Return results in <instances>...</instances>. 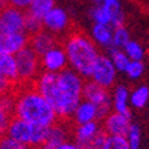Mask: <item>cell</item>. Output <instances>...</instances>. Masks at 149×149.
<instances>
[{
    "mask_svg": "<svg viewBox=\"0 0 149 149\" xmlns=\"http://www.w3.org/2000/svg\"><path fill=\"white\" fill-rule=\"evenodd\" d=\"M41 24H43V29H47L51 33L59 36V35L68 32L71 20H69V15L65 9L55 6L51 11H48L44 15V17L41 19Z\"/></svg>",
    "mask_w": 149,
    "mask_h": 149,
    "instance_id": "cell-10",
    "label": "cell"
},
{
    "mask_svg": "<svg viewBox=\"0 0 149 149\" xmlns=\"http://www.w3.org/2000/svg\"><path fill=\"white\" fill-rule=\"evenodd\" d=\"M85 149H101L100 146H89V148H85Z\"/></svg>",
    "mask_w": 149,
    "mask_h": 149,
    "instance_id": "cell-37",
    "label": "cell"
},
{
    "mask_svg": "<svg viewBox=\"0 0 149 149\" xmlns=\"http://www.w3.org/2000/svg\"><path fill=\"white\" fill-rule=\"evenodd\" d=\"M123 51L129 57V60H144L145 57V49H144L143 44H140L136 40H132V39L124 45Z\"/></svg>",
    "mask_w": 149,
    "mask_h": 149,
    "instance_id": "cell-25",
    "label": "cell"
},
{
    "mask_svg": "<svg viewBox=\"0 0 149 149\" xmlns=\"http://www.w3.org/2000/svg\"><path fill=\"white\" fill-rule=\"evenodd\" d=\"M104 132L101 129V124L99 121H91L85 124L74 125L73 139L81 149L89 146H100L104 140Z\"/></svg>",
    "mask_w": 149,
    "mask_h": 149,
    "instance_id": "cell-7",
    "label": "cell"
},
{
    "mask_svg": "<svg viewBox=\"0 0 149 149\" xmlns=\"http://www.w3.org/2000/svg\"><path fill=\"white\" fill-rule=\"evenodd\" d=\"M129 92L127 85H117L111 95V105L112 111L124 113V115H132L129 105Z\"/></svg>",
    "mask_w": 149,
    "mask_h": 149,
    "instance_id": "cell-17",
    "label": "cell"
},
{
    "mask_svg": "<svg viewBox=\"0 0 149 149\" xmlns=\"http://www.w3.org/2000/svg\"><path fill=\"white\" fill-rule=\"evenodd\" d=\"M84 81L77 72L65 68L59 73L41 71L32 85L51 104L57 118L65 121L83 99Z\"/></svg>",
    "mask_w": 149,
    "mask_h": 149,
    "instance_id": "cell-1",
    "label": "cell"
},
{
    "mask_svg": "<svg viewBox=\"0 0 149 149\" xmlns=\"http://www.w3.org/2000/svg\"><path fill=\"white\" fill-rule=\"evenodd\" d=\"M13 91L12 117L36 125L51 127L59 120L51 104L33 85H17Z\"/></svg>",
    "mask_w": 149,
    "mask_h": 149,
    "instance_id": "cell-2",
    "label": "cell"
},
{
    "mask_svg": "<svg viewBox=\"0 0 149 149\" xmlns=\"http://www.w3.org/2000/svg\"><path fill=\"white\" fill-rule=\"evenodd\" d=\"M113 67L116 68L117 72H123L124 73L127 69L128 64H129V57L125 55V52L123 49H116V48H111V55H109Z\"/></svg>",
    "mask_w": 149,
    "mask_h": 149,
    "instance_id": "cell-24",
    "label": "cell"
},
{
    "mask_svg": "<svg viewBox=\"0 0 149 149\" xmlns=\"http://www.w3.org/2000/svg\"><path fill=\"white\" fill-rule=\"evenodd\" d=\"M69 118H72L74 125L85 124V123H91V121H99V108L88 100L81 99Z\"/></svg>",
    "mask_w": 149,
    "mask_h": 149,
    "instance_id": "cell-15",
    "label": "cell"
},
{
    "mask_svg": "<svg viewBox=\"0 0 149 149\" xmlns=\"http://www.w3.org/2000/svg\"><path fill=\"white\" fill-rule=\"evenodd\" d=\"M63 49L67 56L68 68L77 72L81 77L88 79L93 64L99 57V47L83 32H68L63 41Z\"/></svg>",
    "mask_w": 149,
    "mask_h": 149,
    "instance_id": "cell-3",
    "label": "cell"
},
{
    "mask_svg": "<svg viewBox=\"0 0 149 149\" xmlns=\"http://www.w3.org/2000/svg\"><path fill=\"white\" fill-rule=\"evenodd\" d=\"M117 73L118 72L113 67L109 56L100 53L99 57L95 61V64H93L92 69H91V73L88 79L91 81H93V83L99 84L100 87L111 89L115 85L116 80H117Z\"/></svg>",
    "mask_w": 149,
    "mask_h": 149,
    "instance_id": "cell-6",
    "label": "cell"
},
{
    "mask_svg": "<svg viewBox=\"0 0 149 149\" xmlns=\"http://www.w3.org/2000/svg\"><path fill=\"white\" fill-rule=\"evenodd\" d=\"M0 149H29L24 144L16 141L15 139L9 137L8 134H0Z\"/></svg>",
    "mask_w": 149,
    "mask_h": 149,
    "instance_id": "cell-31",
    "label": "cell"
},
{
    "mask_svg": "<svg viewBox=\"0 0 149 149\" xmlns=\"http://www.w3.org/2000/svg\"><path fill=\"white\" fill-rule=\"evenodd\" d=\"M92 1H93V3H95V4H100V3H101V1H102V0H92Z\"/></svg>",
    "mask_w": 149,
    "mask_h": 149,
    "instance_id": "cell-38",
    "label": "cell"
},
{
    "mask_svg": "<svg viewBox=\"0 0 149 149\" xmlns=\"http://www.w3.org/2000/svg\"><path fill=\"white\" fill-rule=\"evenodd\" d=\"M130 40V33L124 25H118V27H113L112 31V45L111 48H116V49H123L124 45Z\"/></svg>",
    "mask_w": 149,
    "mask_h": 149,
    "instance_id": "cell-23",
    "label": "cell"
},
{
    "mask_svg": "<svg viewBox=\"0 0 149 149\" xmlns=\"http://www.w3.org/2000/svg\"><path fill=\"white\" fill-rule=\"evenodd\" d=\"M132 115H124L111 111L102 118L101 129L107 136H125L132 124Z\"/></svg>",
    "mask_w": 149,
    "mask_h": 149,
    "instance_id": "cell-11",
    "label": "cell"
},
{
    "mask_svg": "<svg viewBox=\"0 0 149 149\" xmlns=\"http://www.w3.org/2000/svg\"><path fill=\"white\" fill-rule=\"evenodd\" d=\"M17 85H32L36 77L40 74V56L29 45L23 48L15 55Z\"/></svg>",
    "mask_w": 149,
    "mask_h": 149,
    "instance_id": "cell-5",
    "label": "cell"
},
{
    "mask_svg": "<svg viewBox=\"0 0 149 149\" xmlns=\"http://www.w3.org/2000/svg\"><path fill=\"white\" fill-rule=\"evenodd\" d=\"M145 72V64L143 60H130L124 73L129 80H140Z\"/></svg>",
    "mask_w": 149,
    "mask_h": 149,
    "instance_id": "cell-26",
    "label": "cell"
},
{
    "mask_svg": "<svg viewBox=\"0 0 149 149\" xmlns=\"http://www.w3.org/2000/svg\"><path fill=\"white\" fill-rule=\"evenodd\" d=\"M49 127L36 125L17 117H11L6 128V134L15 139L16 141L24 144L29 149L39 148L47 139Z\"/></svg>",
    "mask_w": 149,
    "mask_h": 149,
    "instance_id": "cell-4",
    "label": "cell"
},
{
    "mask_svg": "<svg viewBox=\"0 0 149 149\" xmlns=\"http://www.w3.org/2000/svg\"><path fill=\"white\" fill-rule=\"evenodd\" d=\"M57 149H81V148L76 143H74V141L67 140V141H64V143H63Z\"/></svg>",
    "mask_w": 149,
    "mask_h": 149,
    "instance_id": "cell-35",
    "label": "cell"
},
{
    "mask_svg": "<svg viewBox=\"0 0 149 149\" xmlns=\"http://www.w3.org/2000/svg\"><path fill=\"white\" fill-rule=\"evenodd\" d=\"M92 19L96 24L111 25V13L102 4H96V7L92 9Z\"/></svg>",
    "mask_w": 149,
    "mask_h": 149,
    "instance_id": "cell-29",
    "label": "cell"
},
{
    "mask_svg": "<svg viewBox=\"0 0 149 149\" xmlns=\"http://www.w3.org/2000/svg\"><path fill=\"white\" fill-rule=\"evenodd\" d=\"M101 149H130L124 136H104Z\"/></svg>",
    "mask_w": 149,
    "mask_h": 149,
    "instance_id": "cell-27",
    "label": "cell"
},
{
    "mask_svg": "<svg viewBox=\"0 0 149 149\" xmlns=\"http://www.w3.org/2000/svg\"><path fill=\"white\" fill-rule=\"evenodd\" d=\"M9 4H8V0H0V11L1 9H4L6 7H8Z\"/></svg>",
    "mask_w": 149,
    "mask_h": 149,
    "instance_id": "cell-36",
    "label": "cell"
},
{
    "mask_svg": "<svg viewBox=\"0 0 149 149\" xmlns=\"http://www.w3.org/2000/svg\"><path fill=\"white\" fill-rule=\"evenodd\" d=\"M149 100V88L146 85H139L129 92V105L134 109H143L146 107Z\"/></svg>",
    "mask_w": 149,
    "mask_h": 149,
    "instance_id": "cell-22",
    "label": "cell"
},
{
    "mask_svg": "<svg viewBox=\"0 0 149 149\" xmlns=\"http://www.w3.org/2000/svg\"><path fill=\"white\" fill-rule=\"evenodd\" d=\"M125 140H127L128 145L130 149H140L141 148V129L137 124H130L129 129H128L127 134H125Z\"/></svg>",
    "mask_w": 149,
    "mask_h": 149,
    "instance_id": "cell-28",
    "label": "cell"
},
{
    "mask_svg": "<svg viewBox=\"0 0 149 149\" xmlns=\"http://www.w3.org/2000/svg\"><path fill=\"white\" fill-rule=\"evenodd\" d=\"M29 36L25 32L16 33H0V51L9 55H16L19 51L28 45Z\"/></svg>",
    "mask_w": 149,
    "mask_h": 149,
    "instance_id": "cell-14",
    "label": "cell"
},
{
    "mask_svg": "<svg viewBox=\"0 0 149 149\" xmlns=\"http://www.w3.org/2000/svg\"><path fill=\"white\" fill-rule=\"evenodd\" d=\"M0 73L9 81L17 85V73H16L15 55H9L0 51Z\"/></svg>",
    "mask_w": 149,
    "mask_h": 149,
    "instance_id": "cell-19",
    "label": "cell"
},
{
    "mask_svg": "<svg viewBox=\"0 0 149 149\" xmlns=\"http://www.w3.org/2000/svg\"><path fill=\"white\" fill-rule=\"evenodd\" d=\"M112 31L113 27L107 24H93L91 29V39L97 47L111 48L112 45Z\"/></svg>",
    "mask_w": 149,
    "mask_h": 149,
    "instance_id": "cell-18",
    "label": "cell"
},
{
    "mask_svg": "<svg viewBox=\"0 0 149 149\" xmlns=\"http://www.w3.org/2000/svg\"><path fill=\"white\" fill-rule=\"evenodd\" d=\"M71 137V129L64 123V120H57L48 129L47 139L37 149H57L64 141L69 140Z\"/></svg>",
    "mask_w": 149,
    "mask_h": 149,
    "instance_id": "cell-13",
    "label": "cell"
},
{
    "mask_svg": "<svg viewBox=\"0 0 149 149\" xmlns=\"http://www.w3.org/2000/svg\"><path fill=\"white\" fill-rule=\"evenodd\" d=\"M16 87H17L16 84H13L12 81H9L8 79L4 77L3 74L0 73V97L9 95V93H13Z\"/></svg>",
    "mask_w": 149,
    "mask_h": 149,
    "instance_id": "cell-32",
    "label": "cell"
},
{
    "mask_svg": "<svg viewBox=\"0 0 149 149\" xmlns=\"http://www.w3.org/2000/svg\"><path fill=\"white\" fill-rule=\"evenodd\" d=\"M57 44H60V41L56 35L51 33V32L47 31V29H41V31H39L37 33L29 36V43H28V45L40 56V55H43L44 52H47L48 49H51V48H53L55 45H57Z\"/></svg>",
    "mask_w": 149,
    "mask_h": 149,
    "instance_id": "cell-16",
    "label": "cell"
},
{
    "mask_svg": "<svg viewBox=\"0 0 149 149\" xmlns=\"http://www.w3.org/2000/svg\"><path fill=\"white\" fill-rule=\"evenodd\" d=\"M55 6V0H32L29 6L27 7V9H25V13L41 20L44 17V15L48 11H51Z\"/></svg>",
    "mask_w": 149,
    "mask_h": 149,
    "instance_id": "cell-21",
    "label": "cell"
},
{
    "mask_svg": "<svg viewBox=\"0 0 149 149\" xmlns=\"http://www.w3.org/2000/svg\"><path fill=\"white\" fill-rule=\"evenodd\" d=\"M25 11L8 6L0 11V33L24 32Z\"/></svg>",
    "mask_w": 149,
    "mask_h": 149,
    "instance_id": "cell-9",
    "label": "cell"
},
{
    "mask_svg": "<svg viewBox=\"0 0 149 149\" xmlns=\"http://www.w3.org/2000/svg\"><path fill=\"white\" fill-rule=\"evenodd\" d=\"M31 1L32 0H8V4L9 6H12V7H16V8H19V9L25 11Z\"/></svg>",
    "mask_w": 149,
    "mask_h": 149,
    "instance_id": "cell-34",
    "label": "cell"
},
{
    "mask_svg": "<svg viewBox=\"0 0 149 149\" xmlns=\"http://www.w3.org/2000/svg\"><path fill=\"white\" fill-rule=\"evenodd\" d=\"M43 29V24H41V20L37 17H33L31 15H27L25 13V23H24V32L28 36H32V35L37 33L39 31Z\"/></svg>",
    "mask_w": 149,
    "mask_h": 149,
    "instance_id": "cell-30",
    "label": "cell"
},
{
    "mask_svg": "<svg viewBox=\"0 0 149 149\" xmlns=\"http://www.w3.org/2000/svg\"><path fill=\"white\" fill-rule=\"evenodd\" d=\"M40 67L41 71L51 72V73H59L63 69L68 68L67 56L60 44L40 55Z\"/></svg>",
    "mask_w": 149,
    "mask_h": 149,
    "instance_id": "cell-12",
    "label": "cell"
},
{
    "mask_svg": "<svg viewBox=\"0 0 149 149\" xmlns=\"http://www.w3.org/2000/svg\"><path fill=\"white\" fill-rule=\"evenodd\" d=\"M11 117H12L11 112L7 111L6 108H3V107L0 105V134L6 133V128L8 125Z\"/></svg>",
    "mask_w": 149,
    "mask_h": 149,
    "instance_id": "cell-33",
    "label": "cell"
},
{
    "mask_svg": "<svg viewBox=\"0 0 149 149\" xmlns=\"http://www.w3.org/2000/svg\"><path fill=\"white\" fill-rule=\"evenodd\" d=\"M83 99L91 101L92 104L99 108L100 120L105 117L109 112L112 111L111 105V93L109 89L104 87H100L99 84L93 81H84L83 87Z\"/></svg>",
    "mask_w": 149,
    "mask_h": 149,
    "instance_id": "cell-8",
    "label": "cell"
},
{
    "mask_svg": "<svg viewBox=\"0 0 149 149\" xmlns=\"http://www.w3.org/2000/svg\"><path fill=\"white\" fill-rule=\"evenodd\" d=\"M100 4L105 7L111 13V25L112 27H118V25H124L125 13L123 6H121L120 0H102Z\"/></svg>",
    "mask_w": 149,
    "mask_h": 149,
    "instance_id": "cell-20",
    "label": "cell"
}]
</instances>
